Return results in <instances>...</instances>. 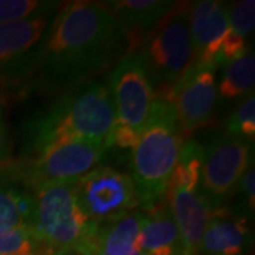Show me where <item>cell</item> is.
Wrapping results in <instances>:
<instances>
[{"label": "cell", "instance_id": "cell-20", "mask_svg": "<svg viewBox=\"0 0 255 255\" xmlns=\"http://www.w3.org/2000/svg\"><path fill=\"white\" fill-rule=\"evenodd\" d=\"M58 1L41 0H0V23L16 21L21 18L53 13Z\"/></svg>", "mask_w": 255, "mask_h": 255}, {"label": "cell", "instance_id": "cell-18", "mask_svg": "<svg viewBox=\"0 0 255 255\" xmlns=\"http://www.w3.org/2000/svg\"><path fill=\"white\" fill-rule=\"evenodd\" d=\"M255 57L250 50L243 57L227 64L220 82V97L224 100L241 98L254 91Z\"/></svg>", "mask_w": 255, "mask_h": 255}, {"label": "cell", "instance_id": "cell-14", "mask_svg": "<svg viewBox=\"0 0 255 255\" xmlns=\"http://www.w3.org/2000/svg\"><path fill=\"white\" fill-rule=\"evenodd\" d=\"M167 0H122L110 1L108 9L118 21L125 40L127 54H137L150 31L173 9Z\"/></svg>", "mask_w": 255, "mask_h": 255}, {"label": "cell", "instance_id": "cell-2", "mask_svg": "<svg viewBox=\"0 0 255 255\" xmlns=\"http://www.w3.org/2000/svg\"><path fill=\"white\" fill-rule=\"evenodd\" d=\"M115 110L110 88L87 82L61 94L48 110L28 122L23 159L38 155L50 146L87 139L112 146Z\"/></svg>", "mask_w": 255, "mask_h": 255}, {"label": "cell", "instance_id": "cell-13", "mask_svg": "<svg viewBox=\"0 0 255 255\" xmlns=\"http://www.w3.org/2000/svg\"><path fill=\"white\" fill-rule=\"evenodd\" d=\"M167 206L182 241L183 255H199L203 234L207 228L214 207L200 194L199 189H167Z\"/></svg>", "mask_w": 255, "mask_h": 255}, {"label": "cell", "instance_id": "cell-16", "mask_svg": "<svg viewBox=\"0 0 255 255\" xmlns=\"http://www.w3.org/2000/svg\"><path fill=\"white\" fill-rule=\"evenodd\" d=\"M137 246L145 255H183L179 230L167 206L162 200L145 209Z\"/></svg>", "mask_w": 255, "mask_h": 255}, {"label": "cell", "instance_id": "cell-10", "mask_svg": "<svg viewBox=\"0 0 255 255\" xmlns=\"http://www.w3.org/2000/svg\"><path fill=\"white\" fill-rule=\"evenodd\" d=\"M53 13L0 23V87L18 90Z\"/></svg>", "mask_w": 255, "mask_h": 255}, {"label": "cell", "instance_id": "cell-3", "mask_svg": "<svg viewBox=\"0 0 255 255\" xmlns=\"http://www.w3.org/2000/svg\"><path fill=\"white\" fill-rule=\"evenodd\" d=\"M182 145L173 102L153 97L146 127L130 157V177L145 209L164 197Z\"/></svg>", "mask_w": 255, "mask_h": 255}, {"label": "cell", "instance_id": "cell-8", "mask_svg": "<svg viewBox=\"0 0 255 255\" xmlns=\"http://www.w3.org/2000/svg\"><path fill=\"white\" fill-rule=\"evenodd\" d=\"M253 163V143L243 137L220 135L204 147L200 194L216 209L234 194L240 179Z\"/></svg>", "mask_w": 255, "mask_h": 255}, {"label": "cell", "instance_id": "cell-12", "mask_svg": "<svg viewBox=\"0 0 255 255\" xmlns=\"http://www.w3.org/2000/svg\"><path fill=\"white\" fill-rule=\"evenodd\" d=\"M189 27L193 43V65L216 71L220 50L230 30L228 4L220 0L190 3Z\"/></svg>", "mask_w": 255, "mask_h": 255}, {"label": "cell", "instance_id": "cell-22", "mask_svg": "<svg viewBox=\"0 0 255 255\" xmlns=\"http://www.w3.org/2000/svg\"><path fill=\"white\" fill-rule=\"evenodd\" d=\"M228 24L233 36L247 41V37L251 36L255 28L254 0H241L228 6Z\"/></svg>", "mask_w": 255, "mask_h": 255}, {"label": "cell", "instance_id": "cell-25", "mask_svg": "<svg viewBox=\"0 0 255 255\" xmlns=\"http://www.w3.org/2000/svg\"><path fill=\"white\" fill-rule=\"evenodd\" d=\"M10 155H11V142H10L9 130L0 112V170L10 163Z\"/></svg>", "mask_w": 255, "mask_h": 255}, {"label": "cell", "instance_id": "cell-4", "mask_svg": "<svg viewBox=\"0 0 255 255\" xmlns=\"http://www.w3.org/2000/svg\"><path fill=\"white\" fill-rule=\"evenodd\" d=\"M75 180L48 183L31 189L33 219L30 234L38 255L81 246L91 240L100 227L91 224L77 203Z\"/></svg>", "mask_w": 255, "mask_h": 255}, {"label": "cell", "instance_id": "cell-26", "mask_svg": "<svg viewBox=\"0 0 255 255\" xmlns=\"http://www.w3.org/2000/svg\"><path fill=\"white\" fill-rule=\"evenodd\" d=\"M34 255H38V254H34Z\"/></svg>", "mask_w": 255, "mask_h": 255}, {"label": "cell", "instance_id": "cell-9", "mask_svg": "<svg viewBox=\"0 0 255 255\" xmlns=\"http://www.w3.org/2000/svg\"><path fill=\"white\" fill-rule=\"evenodd\" d=\"M115 124L142 135L153 101V88L145 64L137 54L119 60L111 75Z\"/></svg>", "mask_w": 255, "mask_h": 255}, {"label": "cell", "instance_id": "cell-1", "mask_svg": "<svg viewBox=\"0 0 255 255\" xmlns=\"http://www.w3.org/2000/svg\"><path fill=\"white\" fill-rule=\"evenodd\" d=\"M125 44L107 4L71 1L55 13L18 91L65 92L90 82Z\"/></svg>", "mask_w": 255, "mask_h": 255}, {"label": "cell", "instance_id": "cell-15", "mask_svg": "<svg viewBox=\"0 0 255 255\" xmlns=\"http://www.w3.org/2000/svg\"><path fill=\"white\" fill-rule=\"evenodd\" d=\"M250 243L251 231L246 217H231L224 209H214L199 255H241Z\"/></svg>", "mask_w": 255, "mask_h": 255}, {"label": "cell", "instance_id": "cell-19", "mask_svg": "<svg viewBox=\"0 0 255 255\" xmlns=\"http://www.w3.org/2000/svg\"><path fill=\"white\" fill-rule=\"evenodd\" d=\"M204 157V146L196 140L183 142L179 160L167 184V189L183 187V189H199L201 164Z\"/></svg>", "mask_w": 255, "mask_h": 255}, {"label": "cell", "instance_id": "cell-17", "mask_svg": "<svg viewBox=\"0 0 255 255\" xmlns=\"http://www.w3.org/2000/svg\"><path fill=\"white\" fill-rule=\"evenodd\" d=\"M143 221L145 213L135 210L112 224L100 227L92 255H145L137 246Z\"/></svg>", "mask_w": 255, "mask_h": 255}, {"label": "cell", "instance_id": "cell-6", "mask_svg": "<svg viewBox=\"0 0 255 255\" xmlns=\"http://www.w3.org/2000/svg\"><path fill=\"white\" fill-rule=\"evenodd\" d=\"M107 150L104 143L87 139L63 142L30 159L9 163L0 170V180L20 182L30 190L48 183L75 180L97 167Z\"/></svg>", "mask_w": 255, "mask_h": 255}, {"label": "cell", "instance_id": "cell-24", "mask_svg": "<svg viewBox=\"0 0 255 255\" xmlns=\"http://www.w3.org/2000/svg\"><path fill=\"white\" fill-rule=\"evenodd\" d=\"M238 190L241 193L243 199L246 201L247 209L250 210L251 214L255 211V169L254 163L247 169L243 177L240 179L238 183Z\"/></svg>", "mask_w": 255, "mask_h": 255}, {"label": "cell", "instance_id": "cell-5", "mask_svg": "<svg viewBox=\"0 0 255 255\" xmlns=\"http://www.w3.org/2000/svg\"><path fill=\"white\" fill-rule=\"evenodd\" d=\"M189 11L190 3L176 1L137 51L150 77L153 92L172 91L193 64Z\"/></svg>", "mask_w": 255, "mask_h": 255}, {"label": "cell", "instance_id": "cell-11", "mask_svg": "<svg viewBox=\"0 0 255 255\" xmlns=\"http://www.w3.org/2000/svg\"><path fill=\"white\" fill-rule=\"evenodd\" d=\"M172 102L183 139L206 127L214 117L217 104L214 71L191 64L172 88Z\"/></svg>", "mask_w": 255, "mask_h": 255}, {"label": "cell", "instance_id": "cell-21", "mask_svg": "<svg viewBox=\"0 0 255 255\" xmlns=\"http://www.w3.org/2000/svg\"><path fill=\"white\" fill-rule=\"evenodd\" d=\"M226 133L230 136L243 137L248 142H254L255 136V97L254 94L247 95L241 101L237 110L231 114L226 124Z\"/></svg>", "mask_w": 255, "mask_h": 255}, {"label": "cell", "instance_id": "cell-23", "mask_svg": "<svg viewBox=\"0 0 255 255\" xmlns=\"http://www.w3.org/2000/svg\"><path fill=\"white\" fill-rule=\"evenodd\" d=\"M36 241L26 230H0V255H34Z\"/></svg>", "mask_w": 255, "mask_h": 255}, {"label": "cell", "instance_id": "cell-7", "mask_svg": "<svg viewBox=\"0 0 255 255\" xmlns=\"http://www.w3.org/2000/svg\"><path fill=\"white\" fill-rule=\"evenodd\" d=\"M77 203L91 224L104 227L135 211L139 204L130 174L97 166L75 183Z\"/></svg>", "mask_w": 255, "mask_h": 255}]
</instances>
